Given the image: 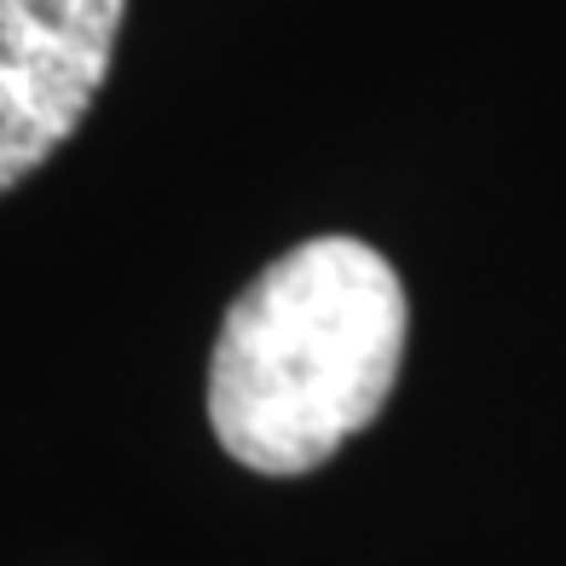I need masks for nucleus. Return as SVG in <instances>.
<instances>
[{"label":"nucleus","instance_id":"obj_2","mask_svg":"<svg viewBox=\"0 0 566 566\" xmlns=\"http://www.w3.org/2000/svg\"><path fill=\"white\" fill-rule=\"evenodd\" d=\"M127 0H0V197L82 127Z\"/></svg>","mask_w":566,"mask_h":566},{"label":"nucleus","instance_id":"obj_1","mask_svg":"<svg viewBox=\"0 0 566 566\" xmlns=\"http://www.w3.org/2000/svg\"><path fill=\"white\" fill-rule=\"evenodd\" d=\"M405 283L358 238H313L249 283L220 324L209 422L231 462L306 474L388 405L405 358Z\"/></svg>","mask_w":566,"mask_h":566}]
</instances>
